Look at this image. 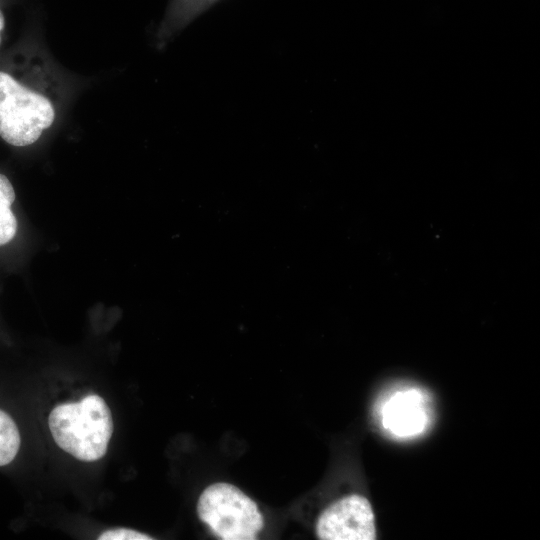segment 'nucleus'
I'll use <instances>...</instances> for the list:
<instances>
[{
    "mask_svg": "<svg viewBox=\"0 0 540 540\" xmlns=\"http://www.w3.org/2000/svg\"><path fill=\"white\" fill-rule=\"evenodd\" d=\"M99 540H151L149 535L140 533L133 529L116 528L106 530L98 537Z\"/></svg>",
    "mask_w": 540,
    "mask_h": 540,
    "instance_id": "8",
    "label": "nucleus"
},
{
    "mask_svg": "<svg viewBox=\"0 0 540 540\" xmlns=\"http://www.w3.org/2000/svg\"><path fill=\"white\" fill-rule=\"evenodd\" d=\"M55 118L52 103L0 71V136L10 145L36 142Z\"/></svg>",
    "mask_w": 540,
    "mask_h": 540,
    "instance_id": "2",
    "label": "nucleus"
},
{
    "mask_svg": "<svg viewBox=\"0 0 540 540\" xmlns=\"http://www.w3.org/2000/svg\"><path fill=\"white\" fill-rule=\"evenodd\" d=\"M11 206H0V245L9 243L17 231V220Z\"/></svg>",
    "mask_w": 540,
    "mask_h": 540,
    "instance_id": "7",
    "label": "nucleus"
},
{
    "mask_svg": "<svg viewBox=\"0 0 540 540\" xmlns=\"http://www.w3.org/2000/svg\"><path fill=\"white\" fill-rule=\"evenodd\" d=\"M3 28H4V17L0 11V32L3 30ZM0 41H1V36H0Z\"/></svg>",
    "mask_w": 540,
    "mask_h": 540,
    "instance_id": "10",
    "label": "nucleus"
},
{
    "mask_svg": "<svg viewBox=\"0 0 540 540\" xmlns=\"http://www.w3.org/2000/svg\"><path fill=\"white\" fill-rule=\"evenodd\" d=\"M425 423V412L421 398L414 392L397 394L391 398L384 410V424L399 436H408L421 431Z\"/></svg>",
    "mask_w": 540,
    "mask_h": 540,
    "instance_id": "5",
    "label": "nucleus"
},
{
    "mask_svg": "<svg viewBox=\"0 0 540 540\" xmlns=\"http://www.w3.org/2000/svg\"><path fill=\"white\" fill-rule=\"evenodd\" d=\"M15 200V191L8 178L0 174V206H11Z\"/></svg>",
    "mask_w": 540,
    "mask_h": 540,
    "instance_id": "9",
    "label": "nucleus"
},
{
    "mask_svg": "<svg viewBox=\"0 0 540 540\" xmlns=\"http://www.w3.org/2000/svg\"><path fill=\"white\" fill-rule=\"evenodd\" d=\"M49 428L61 449L81 461L92 462L105 455L113 420L103 398L90 394L79 402L56 406L49 416Z\"/></svg>",
    "mask_w": 540,
    "mask_h": 540,
    "instance_id": "1",
    "label": "nucleus"
},
{
    "mask_svg": "<svg viewBox=\"0 0 540 540\" xmlns=\"http://www.w3.org/2000/svg\"><path fill=\"white\" fill-rule=\"evenodd\" d=\"M316 534L324 540L375 539V517L370 502L357 494L340 498L321 513Z\"/></svg>",
    "mask_w": 540,
    "mask_h": 540,
    "instance_id": "4",
    "label": "nucleus"
},
{
    "mask_svg": "<svg viewBox=\"0 0 540 540\" xmlns=\"http://www.w3.org/2000/svg\"><path fill=\"white\" fill-rule=\"evenodd\" d=\"M20 447V433L12 417L0 409V467L11 463Z\"/></svg>",
    "mask_w": 540,
    "mask_h": 540,
    "instance_id": "6",
    "label": "nucleus"
},
{
    "mask_svg": "<svg viewBox=\"0 0 540 540\" xmlns=\"http://www.w3.org/2000/svg\"><path fill=\"white\" fill-rule=\"evenodd\" d=\"M197 512L215 536L223 540H252L263 528L257 504L236 486L218 482L201 493Z\"/></svg>",
    "mask_w": 540,
    "mask_h": 540,
    "instance_id": "3",
    "label": "nucleus"
}]
</instances>
